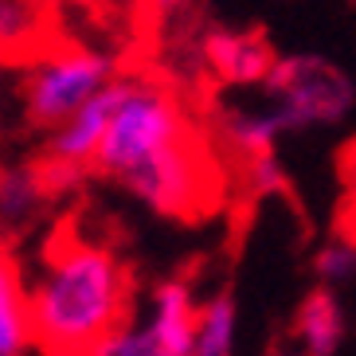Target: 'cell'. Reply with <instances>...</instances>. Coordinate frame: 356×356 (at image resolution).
Returning <instances> with one entry per match:
<instances>
[{
	"label": "cell",
	"mask_w": 356,
	"mask_h": 356,
	"mask_svg": "<svg viewBox=\"0 0 356 356\" xmlns=\"http://www.w3.org/2000/svg\"><path fill=\"white\" fill-rule=\"evenodd\" d=\"M134 314V274L114 247L86 239L74 223L47 235L28 278L32 348L83 356Z\"/></svg>",
	"instance_id": "obj_1"
},
{
	"label": "cell",
	"mask_w": 356,
	"mask_h": 356,
	"mask_svg": "<svg viewBox=\"0 0 356 356\" xmlns=\"http://www.w3.org/2000/svg\"><path fill=\"white\" fill-rule=\"evenodd\" d=\"M192 134H200L196 118L188 114L184 98L168 83L149 79V74H118L114 114H110V126H106L102 149L90 172H102L122 184L129 172L177 149Z\"/></svg>",
	"instance_id": "obj_2"
},
{
	"label": "cell",
	"mask_w": 356,
	"mask_h": 356,
	"mask_svg": "<svg viewBox=\"0 0 356 356\" xmlns=\"http://www.w3.org/2000/svg\"><path fill=\"white\" fill-rule=\"evenodd\" d=\"M118 74H122L118 59L98 51V47L59 43V40L47 43L35 59L24 63V79H20L24 118L35 129L51 134L74 110H83L95 95H102Z\"/></svg>",
	"instance_id": "obj_3"
},
{
	"label": "cell",
	"mask_w": 356,
	"mask_h": 356,
	"mask_svg": "<svg viewBox=\"0 0 356 356\" xmlns=\"http://www.w3.org/2000/svg\"><path fill=\"white\" fill-rule=\"evenodd\" d=\"M259 95L282 114L290 134L341 126L356 110V83L345 67L314 51L278 55L274 71L259 86Z\"/></svg>",
	"instance_id": "obj_4"
},
{
	"label": "cell",
	"mask_w": 356,
	"mask_h": 356,
	"mask_svg": "<svg viewBox=\"0 0 356 356\" xmlns=\"http://www.w3.org/2000/svg\"><path fill=\"white\" fill-rule=\"evenodd\" d=\"M196 63L220 90H259L278 51L259 28H208L200 35Z\"/></svg>",
	"instance_id": "obj_5"
},
{
	"label": "cell",
	"mask_w": 356,
	"mask_h": 356,
	"mask_svg": "<svg viewBox=\"0 0 356 356\" xmlns=\"http://www.w3.org/2000/svg\"><path fill=\"white\" fill-rule=\"evenodd\" d=\"M216 129H220V141L235 161L259 157V153H278V141L290 137L282 114L274 110L266 98H254V102H231L216 114Z\"/></svg>",
	"instance_id": "obj_6"
},
{
	"label": "cell",
	"mask_w": 356,
	"mask_h": 356,
	"mask_svg": "<svg viewBox=\"0 0 356 356\" xmlns=\"http://www.w3.org/2000/svg\"><path fill=\"white\" fill-rule=\"evenodd\" d=\"M290 333H293V348L302 356H337L348 337V317L341 293L329 290V286H314L293 309Z\"/></svg>",
	"instance_id": "obj_7"
},
{
	"label": "cell",
	"mask_w": 356,
	"mask_h": 356,
	"mask_svg": "<svg viewBox=\"0 0 356 356\" xmlns=\"http://www.w3.org/2000/svg\"><path fill=\"white\" fill-rule=\"evenodd\" d=\"M114 98H118V79L106 86L102 95L90 98L83 110H74L63 126H55L51 134H47V157L71 161V165H79V168H95L106 126H110V114H114Z\"/></svg>",
	"instance_id": "obj_8"
},
{
	"label": "cell",
	"mask_w": 356,
	"mask_h": 356,
	"mask_svg": "<svg viewBox=\"0 0 356 356\" xmlns=\"http://www.w3.org/2000/svg\"><path fill=\"white\" fill-rule=\"evenodd\" d=\"M47 208H51V200L43 192L35 161L0 165V243L12 247V239L28 235Z\"/></svg>",
	"instance_id": "obj_9"
},
{
	"label": "cell",
	"mask_w": 356,
	"mask_h": 356,
	"mask_svg": "<svg viewBox=\"0 0 356 356\" xmlns=\"http://www.w3.org/2000/svg\"><path fill=\"white\" fill-rule=\"evenodd\" d=\"M32 348L28 278L8 243H0V356H24Z\"/></svg>",
	"instance_id": "obj_10"
},
{
	"label": "cell",
	"mask_w": 356,
	"mask_h": 356,
	"mask_svg": "<svg viewBox=\"0 0 356 356\" xmlns=\"http://www.w3.org/2000/svg\"><path fill=\"white\" fill-rule=\"evenodd\" d=\"M55 43L51 16L35 0H0V59L8 63H28Z\"/></svg>",
	"instance_id": "obj_11"
},
{
	"label": "cell",
	"mask_w": 356,
	"mask_h": 356,
	"mask_svg": "<svg viewBox=\"0 0 356 356\" xmlns=\"http://www.w3.org/2000/svg\"><path fill=\"white\" fill-rule=\"evenodd\" d=\"M235 348H239V302L227 290L200 298L188 356H235Z\"/></svg>",
	"instance_id": "obj_12"
},
{
	"label": "cell",
	"mask_w": 356,
	"mask_h": 356,
	"mask_svg": "<svg viewBox=\"0 0 356 356\" xmlns=\"http://www.w3.org/2000/svg\"><path fill=\"white\" fill-rule=\"evenodd\" d=\"M83 356H188L180 345H172L157 325L149 321L141 309L129 314L114 333H106L95 348H86Z\"/></svg>",
	"instance_id": "obj_13"
},
{
	"label": "cell",
	"mask_w": 356,
	"mask_h": 356,
	"mask_svg": "<svg viewBox=\"0 0 356 356\" xmlns=\"http://www.w3.org/2000/svg\"><path fill=\"white\" fill-rule=\"evenodd\" d=\"M314 274L317 286L341 290V286L356 282V239L353 235H333L321 251L314 254Z\"/></svg>",
	"instance_id": "obj_14"
},
{
	"label": "cell",
	"mask_w": 356,
	"mask_h": 356,
	"mask_svg": "<svg viewBox=\"0 0 356 356\" xmlns=\"http://www.w3.org/2000/svg\"><path fill=\"white\" fill-rule=\"evenodd\" d=\"M239 180L251 200H270L290 192V172L278 153H259V157L239 161Z\"/></svg>",
	"instance_id": "obj_15"
},
{
	"label": "cell",
	"mask_w": 356,
	"mask_h": 356,
	"mask_svg": "<svg viewBox=\"0 0 356 356\" xmlns=\"http://www.w3.org/2000/svg\"><path fill=\"white\" fill-rule=\"evenodd\" d=\"M35 168H40L43 192H47V200H51V204H59V200L74 196V192L83 188L86 172H90V168H79V165H71V161L47 157V153H43V157L35 161Z\"/></svg>",
	"instance_id": "obj_16"
},
{
	"label": "cell",
	"mask_w": 356,
	"mask_h": 356,
	"mask_svg": "<svg viewBox=\"0 0 356 356\" xmlns=\"http://www.w3.org/2000/svg\"><path fill=\"white\" fill-rule=\"evenodd\" d=\"M188 4L192 0H137V8L145 12L149 20H172V16H180Z\"/></svg>",
	"instance_id": "obj_17"
},
{
	"label": "cell",
	"mask_w": 356,
	"mask_h": 356,
	"mask_svg": "<svg viewBox=\"0 0 356 356\" xmlns=\"http://www.w3.org/2000/svg\"><path fill=\"white\" fill-rule=\"evenodd\" d=\"M35 4H43V8H102V4H110V0H35Z\"/></svg>",
	"instance_id": "obj_18"
},
{
	"label": "cell",
	"mask_w": 356,
	"mask_h": 356,
	"mask_svg": "<svg viewBox=\"0 0 356 356\" xmlns=\"http://www.w3.org/2000/svg\"><path fill=\"white\" fill-rule=\"evenodd\" d=\"M266 356H302V353H298V348H270Z\"/></svg>",
	"instance_id": "obj_19"
}]
</instances>
